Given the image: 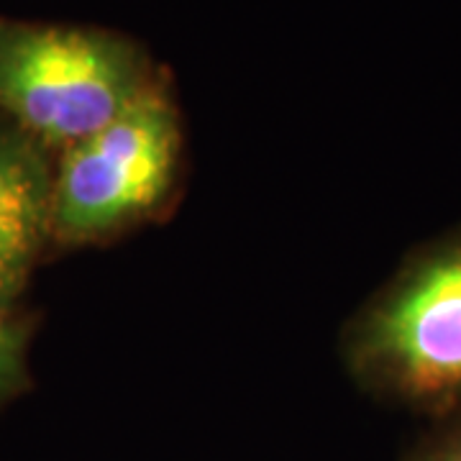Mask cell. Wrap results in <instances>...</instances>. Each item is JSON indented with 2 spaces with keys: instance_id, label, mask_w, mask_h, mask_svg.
<instances>
[{
  "instance_id": "4",
  "label": "cell",
  "mask_w": 461,
  "mask_h": 461,
  "mask_svg": "<svg viewBox=\"0 0 461 461\" xmlns=\"http://www.w3.org/2000/svg\"><path fill=\"white\" fill-rule=\"evenodd\" d=\"M51 182L47 147L21 129L0 131V308L26 287L51 236Z\"/></svg>"
},
{
  "instance_id": "6",
  "label": "cell",
  "mask_w": 461,
  "mask_h": 461,
  "mask_svg": "<svg viewBox=\"0 0 461 461\" xmlns=\"http://www.w3.org/2000/svg\"><path fill=\"white\" fill-rule=\"evenodd\" d=\"M405 461H461V412L436 420V426L408 451Z\"/></svg>"
},
{
  "instance_id": "3",
  "label": "cell",
  "mask_w": 461,
  "mask_h": 461,
  "mask_svg": "<svg viewBox=\"0 0 461 461\" xmlns=\"http://www.w3.org/2000/svg\"><path fill=\"white\" fill-rule=\"evenodd\" d=\"M180 121L151 83L126 111L62 151L51 182V236L85 244L141 221L169 195L180 162Z\"/></svg>"
},
{
  "instance_id": "5",
  "label": "cell",
  "mask_w": 461,
  "mask_h": 461,
  "mask_svg": "<svg viewBox=\"0 0 461 461\" xmlns=\"http://www.w3.org/2000/svg\"><path fill=\"white\" fill-rule=\"evenodd\" d=\"M26 329L16 323L8 308H0V400L16 395L26 384Z\"/></svg>"
},
{
  "instance_id": "1",
  "label": "cell",
  "mask_w": 461,
  "mask_h": 461,
  "mask_svg": "<svg viewBox=\"0 0 461 461\" xmlns=\"http://www.w3.org/2000/svg\"><path fill=\"white\" fill-rule=\"evenodd\" d=\"M366 390L429 412H461V230L412 254L346 333Z\"/></svg>"
},
{
  "instance_id": "2",
  "label": "cell",
  "mask_w": 461,
  "mask_h": 461,
  "mask_svg": "<svg viewBox=\"0 0 461 461\" xmlns=\"http://www.w3.org/2000/svg\"><path fill=\"white\" fill-rule=\"evenodd\" d=\"M154 83L141 50L108 32L0 18V108L41 147H72Z\"/></svg>"
}]
</instances>
